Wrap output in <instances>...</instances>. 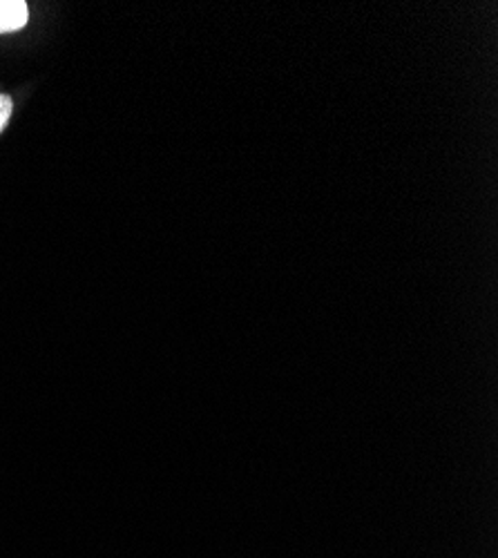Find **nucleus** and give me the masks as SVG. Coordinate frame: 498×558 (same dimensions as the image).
<instances>
[{"instance_id":"nucleus-1","label":"nucleus","mask_w":498,"mask_h":558,"mask_svg":"<svg viewBox=\"0 0 498 558\" xmlns=\"http://www.w3.org/2000/svg\"><path fill=\"white\" fill-rule=\"evenodd\" d=\"M29 21L25 0H0V34L21 32Z\"/></svg>"},{"instance_id":"nucleus-2","label":"nucleus","mask_w":498,"mask_h":558,"mask_svg":"<svg viewBox=\"0 0 498 558\" xmlns=\"http://www.w3.org/2000/svg\"><path fill=\"white\" fill-rule=\"evenodd\" d=\"M14 114V101L10 95H0V134L5 132V128L10 125Z\"/></svg>"}]
</instances>
